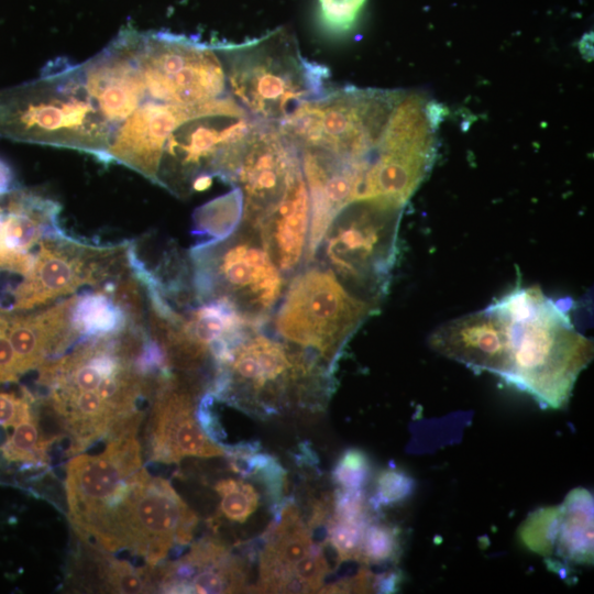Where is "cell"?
Instances as JSON below:
<instances>
[{
    "instance_id": "obj_21",
    "label": "cell",
    "mask_w": 594,
    "mask_h": 594,
    "mask_svg": "<svg viewBox=\"0 0 594 594\" xmlns=\"http://www.w3.org/2000/svg\"><path fill=\"white\" fill-rule=\"evenodd\" d=\"M75 298L69 297L34 314L8 310V336L21 374L37 369L78 343L79 337L72 323Z\"/></svg>"
},
{
    "instance_id": "obj_36",
    "label": "cell",
    "mask_w": 594,
    "mask_h": 594,
    "mask_svg": "<svg viewBox=\"0 0 594 594\" xmlns=\"http://www.w3.org/2000/svg\"><path fill=\"white\" fill-rule=\"evenodd\" d=\"M21 375L8 336V310L0 308V384L18 382Z\"/></svg>"
},
{
    "instance_id": "obj_6",
    "label": "cell",
    "mask_w": 594,
    "mask_h": 594,
    "mask_svg": "<svg viewBox=\"0 0 594 594\" xmlns=\"http://www.w3.org/2000/svg\"><path fill=\"white\" fill-rule=\"evenodd\" d=\"M404 206L385 198L350 201L331 220L312 261L327 267L353 296L377 308L395 265Z\"/></svg>"
},
{
    "instance_id": "obj_19",
    "label": "cell",
    "mask_w": 594,
    "mask_h": 594,
    "mask_svg": "<svg viewBox=\"0 0 594 594\" xmlns=\"http://www.w3.org/2000/svg\"><path fill=\"white\" fill-rule=\"evenodd\" d=\"M428 343L439 354L476 372H490L502 378L508 369L507 324L494 302L439 326Z\"/></svg>"
},
{
    "instance_id": "obj_1",
    "label": "cell",
    "mask_w": 594,
    "mask_h": 594,
    "mask_svg": "<svg viewBox=\"0 0 594 594\" xmlns=\"http://www.w3.org/2000/svg\"><path fill=\"white\" fill-rule=\"evenodd\" d=\"M494 304L509 339V364L502 378L541 407H564L580 373L593 359V342L537 286L518 285Z\"/></svg>"
},
{
    "instance_id": "obj_16",
    "label": "cell",
    "mask_w": 594,
    "mask_h": 594,
    "mask_svg": "<svg viewBox=\"0 0 594 594\" xmlns=\"http://www.w3.org/2000/svg\"><path fill=\"white\" fill-rule=\"evenodd\" d=\"M147 440L150 460L161 463L226 455L198 422L195 388L175 373L156 384Z\"/></svg>"
},
{
    "instance_id": "obj_9",
    "label": "cell",
    "mask_w": 594,
    "mask_h": 594,
    "mask_svg": "<svg viewBox=\"0 0 594 594\" xmlns=\"http://www.w3.org/2000/svg\"><path fill=\"white\" fill-rule=\"evenodd\" d=\"M257 123L231 96L186 120L165 143L157 185L179 198L207 189L215 177L231 185Z\"/></svg>"
},
{
    "instance_id": "obj_10",
    "label": "cell",
    "mask_w": 594,
    "mask_h": 594,
    "mask_svg": "<svg viewBox=\"0 0 594 594\" xmlns=\"http://www.w3.org/2000/svg\"><path fill=\"white\" fill-rule=\"evenodd\" d=\"M197 524L169 482L146 471L87 542L99 551L128 550L155 568L175 546L190 542Z\"/></svg>"
},
{
    "instance_id": "obj_35",
    "label": "cell",
    "mask_w": 594,
    "mask_h": 594,
    "mask_svg": "<svg viewBox=\"0 0 594 594\" xmlns=\"http://www.w3.org/2000/svg\"><path fill=\"white\" fill-rule=\"evenodd\" d=\"M34 402V396L25 387L21 394L0 392V426H15L33 411Z\"/></svg>"
},
{
    "instance_id": "obj_15",
    "label": "cell",
    "mask_w": 594,
    "mask_h": 594,
    "mask_svg": "<svg viewBox=\"0 0 594 594\" xmlns=\"http://www.w3.org/2000/svg\"><path fill=\"white\" fill-rule=\"evenodd\" d=\"M302 175L297 147L276 124L258 122L231 183L243 194L242 221L256 226Z\"/></svg>"
},
{
    "instance_id": "obj_28",
    "label": "cell",
    "mask_w": 594,
    "mask_h": 594,
    "mask_svg": "<svg viewBox=\"0 0 594 594\" xmlns=\"http://www.w3.org/2000/svg\"><path fill=\"white\" fill-rule=\"evenodd\" d=\"M328 519L327 542L334 550L338 562H360L364 532L373 520L372 515L338 516L331 514Z\"/></svg>"
},
{
    "instance_id": "obj_22",
    "label": "cell",
    "mask_w": 594,
    "mask_h": 594,
    "mask_svg": "<svg viewBox=\"0 0 594 594\" xmlns=\"http://www.w3.org/2000/svg\"><path fill=\"white\" fill-rule=\"evenodd\" d=\"M316 548L296 505L284 503L261 552L257 592L295 593L297 566Z\"/></svg>"
},
{
    "instance_id": "obj_25",
    "label": "cell",
    "mask_w": 594,
    "mask_h": 594,
    "mask_svg": "<svg viewBox=\"0 0 594 594\" xmlns=\"http://www.w3.org/2000/svg\"><path fill=\"white\" fill-rule=\"evenodd\" d=\"M72 323L81 342L119 333L130 326V320L110 294L97 289L76 296Z\"/></svg>"
},
{
    "instance_id": "obj_33",
    "label": "cell",
    "mask_w": 594,
    "mask_h": 594,
    "mask_svg": "<svg viewBox=\"0 0 594 594\" xmlns=\"http://www.w3.org/2000/svg\"><path fill=\"white\" fill-rule=\"evenodd\" d=\"M365 0H319V15L323 26L341 33L351 29Z\"/></svg>"
},
{
    "instance_id": "obj_29",
    "label": "cell",
    "mask_w": 594,
    "mask_h": 594,
    "mask_svg": "<svg viewBox=\"0 0 594 594\" xmlns=\"http://www.w3.org/2000/svg\"><path fill=\"white\" fill-rule=\"evenodd\" d=\"M215 490L221 497L219 510L230 521L243 524L260 505V495L254 486L242 480H220Z\"/></svg>"
},
{
    "instance_id": "obj_30",
    "label": "cell",
    "mask_w": 594,
    "mask_h": 594,
    "mask_svg": "<svg viewBox=\"0 0 594 594\" xmlns=\"http://www.w3.org/2000/svg\"><path fill=\"white\" fill-rule=\"evenodd\" d=\"M100 573L108 590L116 593H144L154 588L153 568L136 569L129 562L100 558Z\"/></svg>"
},
{
    "instance_id": "obj_20",
    "label": "cell",
    "mask_w": 594,
    "mask_h": 594,
    "mask_svg": "<svg viewBox=\"0 0 594 594\" xmlns=\"http://www.w3.org/2000/svg\"><path fill=\"white\" fill-rule=\"evenodd\" d=\"M244 562L215 538L195 542L177 561L162 565L155 574L164 593H234L244 590Z\"/></svg>"
},
{
    "instance_id": "obj_7",
    "label": "cell",
    "mask_w": 594,
    "mask_h": 594,
    "mask_svg": "<svg viewBox=\"0 0 594 594\" xmlns=\"http://www.w3.org/2000/svg\"><path fill=\"white\" fill-rule=\"evenodd\" d=\"M376 309L312 261L289 277L271 321L278 338L332 369L346 342Z\"/></svg>"
},
{
    "instance_id": "obj_14",
    "label": "cell",
    "mask_w": 594,
    "mask_h": 594,
    "mask_svg": "<svg viewBox=\"0 0 594 594\" xmlns=\"http://www.w3.org/2000/svg\"><path fill=\"white\" fill-rule=\"evenodd\" d=\"M435 111L422 96L403 91L367 172L374 193L406 201L419 187L436 155Z\"/></svg>"
},
{
    "instance_id": "obj_13",
    "label": "cell",
    "mask_w": 594,
    "mask_h": 594,
    "mask_svg": "<svg viewBox=\"0 0 594 594\" xmlns=\"http://www.w3.org/2000/svg\"><path fill=\"white\" fill-rule=\"evenodd\" d=\"M135 435L109 439L100 453L74 455L67 463L65 484L69 518L84 540L146 472Z\"/></svg>"
},
{
    "instance_id": "obj_4",
    "label": "cell",
    "mask_w": 594,
    "mask_h": 594,
    "mask_svg": "<svg viewBox=\"0 0 594 594\" xmlns=\"http://www.w3.org/2000/svg\"><path fill=\"white\" fill-rule=\"evenodd\" d=\"M215 47L230 96L258 122L278 125L300 103L326 92L328 69L305 58L286 28Z\"/></svg>"
},
{
    "instance_id": "obj_32",
    "label": "cell",
    "mask_w": 594,
    "mask_h": 594,
    "mask_svg": "<svg viewBox=\"0 0 594 594\" xmlns=\"http://www.w3.org/2000/svg\"><path fill=\"white\" fill-rule=\"evenodd\" d=\"M370 463L364 452L350 449L337 462L332 479L341 488L360 490L367 482Z\"/></svg>"
},
{
    "instance_id": "obj_18",
    "label": "cell",
    "mask_w": 594,
    "mask_h": 594,
    "mask_svg": "<svg viewBox=\"0 0 594 594\" xmlns=\"http://www.w3.org/2000/svg\"><path fill=\"white\" fill-rule=\"evenodd\" d=\"M138 35L136 30H122L101 52L78 64L87 94L114 133L146 101L136 61Z\"/></svg>"
},
{
    "instance_id": "obj_24",
    "label": "cell",
    "mask_w": 594,
    "mask_h": 594,
    "mask_svg": "<svg viewBox=\"0 0 594 594\" xmlns=\"http://www.w3.org/2000/svg\"><path fill=\"white\" fill-rule=\"evenodd\" d=\"M558 552L575 563H590L593 559V499L584 490H575L558 508L554 524Z\"/></svg>"
},
{
    "instance_id": "obj_2",
    "label": "cell",
    "mask_w": 594,
    "mask_h": 594,
    "mask_svg": "<svg viewBox=\"0 0 594 594\" xmlns=\"http://www.w3.org/2000/svg\"><path fill=\"white\" fill-rule=\"evenodd\" d=\"M114 135L87 94L78 64L50 62L32 81L0 90V138L68 147L108 163Z\"/></svg>"
},
{
    "instance_id": "obj_11",
    "label": "cell",
    "mask_w": 594,
    "mask_h": 594,
    "mask_svg": "<svg viewBox=\"0 0 594 594\" xmlns=\"http://www.w3.org/2000/svg\"><path fill=\"white\" fill-rule=\"evenodd\" d=\"M136 61L146 100L189 106L230 95L215 44L166 31L139 32Z\"/></svg>"
},
{
    "instance_id": "obj_8",
    "label": "cell",
    "mask_w": 594,
    "mask_h": 594,
    "mask_svg": "<svg viewBox=\"0 0 594 594\" xmlns=\"http://www.w3.org/2000/svg\"><path fill=\"white\" fill-rule=\"evenodd\" d=\"M402 94L350 86L326 91L300 103L277 127L298 150H322L367 170Z\"/></svg>"
},
{
    "instance_id": "obj_5",
    "label": "cell",
    "mask_w": 594,
    "mask_h": 594,
    "mask_svg": "<svg viewBox=\"0 0 594 594\" xmlns=\"http://www.w3.org/2000/svg\"><path fill=\"white\" fill-rule=\"evenodd\" d=\"M188 255L198 304L223 302L255 327L271 321L287 278L256 227L241 221L228 237L196 244Z\"/></svg>"
},
{
    "instance_id": "obj_27",
    "label": "cell",
    "mask_w": 594,
    "mask_h": 594,
    "mask_svg": "<svg viewBox=\"0 0 594 594\" xmlns=\"http://www.w3.org/2000/svg\"><path fill=\"white\" fill-rule=\"evenodd\" d=\"M11 437L4 442L2 453L10 462L42 464L45 462L52 439H44L40 432L37 416L32 411L14 426Z\"/></svg>"
},
{
    "instance_id": "obj_26",
    "label": "cell",
    "mask_w": 594,
    "mask_h": 594,
    "mask_svg": "<svg viewBox=\"0 0 594 594\" xmlns=\"http://www.w3.org/2000/svg\"><path fill=\"white\" fill-rule=\"evenodd\" d=\"M243 218V194L238 186L201 207L193 215L191 233L201 239L199 243L221 240L231 234Z\"/></svg>"
},
{
    "instance_id": "obj_23",
    "label": "cell",
    "mask_w": 594,
    "mask_h": 594,
    "mask_svg": "<svg viewBox=\"0 0 594 594\" xmlns=\"http://www.w3.org/2000/svg\"><path fill=\"white\" fill-rule=\"evenodd\" d=\"M310 223V200L305 176L256 226L263 243L288 279L302 264Z\"/></svg>"
},
{
    "instance_id": "obj_37",
    "label": "cell",
    "mask_w": 594,
    "mask_h": 594,
    "mask_svg": "<svg viewBox=\"0 0 594 594\" xmlns=\"http://www.w3.org/2000/svg\"><path fill=\"white\" fill-rule=\"evenodd\" d=\"M15 185V175L12 167L0 157V198L16 189Z\"/></svg>"
},
{
    "instance_id": "obj_17",
    "label": "cell",
    "mask_w": 594,
    "mask_h": 594,
    "mask_svg": "<svg viewBox=\"0 0 594 594\" xmlns=\"http://www.w3.org/2000/svg\"><path fill=\"white\" fill-rule=\"evenodd\" d=\"M224 98L189 106L144 101L117 129L107 150L108 163L125 165L157 184L169 134L186 120L217 109Z\"/></svg>"
},
{
    "instance_id": "obj_31",
    "label": "cell",
    "mask_w": 594,
    "mask_h": 594,
    "mask_svg": "<svg viewBox=\"0 0 594 594\" xmlns=\"http://www.w3.org/2000/svg\"><path fill=\"white\" fill-rule=\"evenodd\" d=\"M398 548V530L394 526L373 519L364 532L360 562L371 564L392 560L397 556Z\"/></svg>"
},
{
    "instance_id": "obj_12",
    "label": "cell",
    "mask_w": 594,
    "mask_h": 594,
    "mask_svg": "<svg viewBox=\"0 0 594 594\" xmlns=\"http://www.w3.org/2000/svg\"><path fill=\"white\" fill-rule=\"evenodd\" d=\"M125 244L96 245L69 235L43 238L32 270L12 290L9 311H23L67 296L84 285L118 282L128 262Z\"/></svg>"
},
{
    "instance_id": "obj_34",
    "label": "cell",
    "mask_w": 594,
    "mask_h": 594,
    "mask_svg": "<svg viewBox=\"0 0 594 594\" xmlns=\"http://www.w3.org/2000/svg\"><path fill=\"white\" fill-rule=\"evenodd\" d=\"M411 486V480L403 472L384 470L377 476L375 496L370 504L376 509L382 505L397 503L410 493Z\"/></svg>"
},
{
    "instance_id": "obj_3",
    "label": "cell",
    "mask_w": 594,
    "mask_h": 594,
    "mask_svg": "<svg viewBox=\"0 0 594 594\" xmlns=\"http://www.w3.org/2000/svg\"><path fill=\"white\" fill-rule=\"evenodd\" d=\"M215 366L209 393L243 410L275 414L290 403L323 399L331 388L326 363L264 327L250 328Z\"/></svg>"
}]
</instances>
